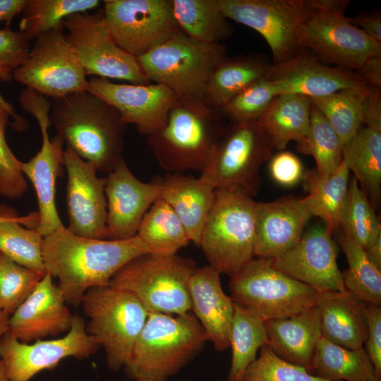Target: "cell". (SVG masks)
<instances>
[{
	"label": "cell",
	"mask_w": 381,
	"mask_h": 381,
	"mask_svg": "<svg viewBox=\"0 0 381 381\" xmlns=\"http://www.w3.org/2000/svg\"><path fill=\"white\" fill-rule=\"evenodd\" d=\"M355 72L368 85L381 87V54L368 57Z\"/></svg>",
	"instance_id": "cell-52"
},
{
	"label": "cell",
	"mask_w": 381,
	"mask_h": 381,
	"mask_svg": "<svg viewBox=\"0 0 381 381\" xmlns=\"http://www.w3.org/2000/svg\"><path fill=\"white\" fill-rule=\"evenodd\" d=\"M365 303L347 290L319 293L315 306L322 337L346 349L363 347L367 335Z\"/></svg>",
	"instance_id": "cell-26"
},
{
	"label": "cell",
	"mask_w": 381,
	"mask_h": 381,
	"mask_svg": "<svg viewBox=\"0 0 381 381\" xmlns=\"http://www.w3.org/2000/svg\"><path fill=\"white\" fill-rule=\"evenodd\" d=\"M313 217L306 198L285 197L256 202L255 256L274 260L294 247Z\"/></svg>",
	"instance_id": "cell-23"
},
{
	"label": "cell",
	"mask_w": 381,
	"mask_h": 381,
	"mask_svg": "<svg viewBox=\"0 0 381 381\" xmlns=\"http://www.w3.org/2000/svg\"><path fill=\"white\" fill-rule=\"evenodd\" d=\"M365 251L370 260L381 270V234Z\"/></svg>",
	"instance_id": "cell-55"
},
{
	"label": "cell",
	"mask_w": 381,
	"mask_h": 381,
	"mask_svg": "<svg viewBox=\"0 0 381 381\" xmlns=\"http://www.w3.org/2000/svg\"><path fill=\"white\" fill-rule=\"evenodd\" d=\"M310 98L296 94L278 95L257 123L271 138L275 149L284 150L291 141L307 134L311 111Z\"/></svg>",
	"instance_id": "cell-32"
},
{
	"label": "cell",
	"mask_w": 381,
	"mask_h": 381,
	"mask_svg": "<svg viewBox=\"0 0 381 381\" xmlns=\"http://www.w3.org/2000/svg\"><path fill=\"white\" fill-rule=\"evenodd\" d=\"M333 0H218L229 19L258 32L268 44L272 64L292 58L303 49L297 42L301 26Z\"/></svg>",
	"instance_id": "cell-11"
},
{
	"label": "cell",
	"mask_w": 381,
	"mask_h": 381,
	"mask_svg": "<svg viewBox=\"0 0 381 381\" xmlns=\"http://www.w3.org/2000/svg\"><path fill=\"white\" fill-rule=\"evenodd\" d=\"M49 119L56 135L97 171L109 173L123 159L127 124L114 107L89 91L54 99Z\"/></svg>",
	"instance_id": "cell-2"
},
{
	"label": "cell",
	"mask_w": 381,
	"mask_h": 381,
	"mask_svg": "<svg viewBox=\"0 0 381 381\" xmlns=\"http://www.w3.org/2000/svg\"><path fill=\"white\" fill-rule=\"evenodd\" d=\"M296 143L299 152L314 158L315 169L322 174L334 171L343 161V142L313 104L308 133Z\"/></svg>",
	"instance_id": "cell-40"
},
{
	"label": "cell",
	"mask_w": 381,
	"mask_h": 381,
	"mask_svg": "<svg viewBox=\"0 0 381 381\" xmlns=\"http://www.w3.org/2000/svg\"><path fill=\"white\" fill-rule=\"evenodd\" d=\"M339 229H342L344 234L355 241L364 250L381 234L380 219L355 178L349 183Z\"/></svg>",
	"instance_id": "cell-42"
},
{
	"label": "cell",
	"mask_w": 381,
	"mask_h": 381,
	"mask_svg": "<svg viewBox=\"0 0 381 381\" xmlns=\"http://www.w3.org/2000/svg\"><path fill=\"white\" fill-rule=\"evenodd\" d=\"M267 341L265 322L234 303L229 332L231 362L226 381H242L248 367L255 360L258 349Z\"/></svg>",
	"instance_id": "cell-37"
},
{
	"label": "cell",
	"mask_w": 381,
	"mask_h": 381,
	"mask_svg": "<svg viewBox=\"0 0 381 381\" xmlns=\"http://www.w3.org/2000/svg\"><path fill=\"white\" fill-rule=\"evenodd\" d=\"M349 4L333 0L301 26L297 42L321 62L356 71L368 57L381 54V43L351 23L345 15Z\"/></svg>",
	"instance_id": "cell-12"
},
{
	"label": "cell",
	"mask_w": 381,
	"mask_h": 381,
	"mask_svg": "<svg viewBox=\"0 0 381 381\" xmlns=\"http://www.w3.org/2000/svg\"><path fill=\"white\" fill-rule=\"evenodd\" d=\"M255 204L240 189H215L199 246L208 265L220 274L231 276L255 258Z\"/></svg>",
	"instance_id": "cell-5"
},
{
	"label": "cell",
	"mask_w": 381,
	"mask_h": 381,
	"mask_svg": "<svg viewBox=\"0 0 381 381\" xmlns=\"http://www.w3.org/2000/svg\"><path fill=\"white\" fill-rule=\"evenodd\" d=\"M136 235L156 255H175L190 242L181 222L161 198L145 213Z\"/></svg>",
	"instance_id": "cell-36"
},
{
	"label": "cell",
	"mask_w": 381,
	"mask_h": 381,
	"mask_svg": "<svg viewBox=\"0 0 381 381\" xmlns=\"http://www.w3.org/2000/svg\"><path fill=\"white\" fill-rule=\"evenodd\" d=\"M150 253L136 235L125 240H102L78 236L66 226L43 237L46 270L59 280L66 303L78 306L90 289L109 284L126 263Z\"/></svg>",
	"instance_id": "cell-1"
},
{
	"label": "cell",
	"mask_w": 381,
	"mask_h": 381,
	"mask_svg": "<svg viewBox=\"0 0 381 381\" xmlns=\"http://www.w3.org/2000/svg\"><path fill=\"white\" fill-rule=\"evenodd\" d=\"M310 373L330 381H381L365 349H349L318 340Z\"/></svg>",
	"instance_id": "cell-34"
},
{
	"label": "cell",
	"mask_w": 381,
	"mask_h": 381,
	"mask_svg": "<svg viewBox=\"0 0 381 381\" xmlns=\"http://www.w3.org/2000/svg\"><path fill=\"white\" fill-rule=\"evenodd\" d=\"M267 344L279 358L310 372L317 343L322 337L320 318L314 306L291 317L265 322Z\"/></svg>",
	"instance_id": "cell-28"
},
{
	"label": "cell",
	"mask_w": 381,
	"mask_h": 381,
	"mask_svg": "<svg viewBox=\"0 0 381 381\" xmlns=\"http://www.w3.org/2000/svg\"><path fill=\"white\" fill-rule=\"evenodd\" d=\"M87 91L114 107L126 124H134L138 132L148 136L162 128L169 112L178 99L164 85L114 83L93 77Z\"/></svg>",
	"instance_id": "cell-19"
},
{
	"label": "cell",
	"mask_w": 381,
	"mask_h": 381,
	"mask_svg": "<svg viewBox=\"0 0 381 381\" xmlns=\"http://www.w3.org/2000/svg\"><path fill=\"white\" fill-rule=\"evenodd\" d=\"M207 341L203 327L190 312L148 313L123 368L130 379L167 381L191 361Z\"/></svg>",
	"instance_id": "cell-3"
},
{
	"label": "cell",
	"mask_w": 381,
	"mask_h": 381,
	"mask_svg": "<svg viewBox=\"0 0 381 381\" xmlns=\"http://www.w3.org/2000/svg\"><path fill=\"white\" fill-rule=\"evenodd\" d=\"M13 79L42 96L56 99L87 90V74L66 37L64 27L35 39Z\"/></svg>",
	"instance_id": "cell-14"
},
{
	"label": "cell",
	"mask_w": 381,
	"mask_h": 381,
	"mask_svg": "<svg viewBox=\"0 0 381 381\" xmlns=\"http://www.w3.org/2000/svg\"><path fill=\"white\" fill-rule=\"evenodd\" d=\"M22 108L39 124L42 143L40 151L28 162H21V171L32 182L37 198L39 222L37 230L44 237L64 226L56 206V181L62 173L64 140L58 135L49 138L51 104L35 90L23 89L18 99Z\"/></svg>",
	"instance_id": "cell-15"
},
{
	"label": "cell",
	"mask_w": 381,
	"mask_h": 381,
	"mask_svg": "<svg viewBox=\"0 0 381 381\" xmlns=\"http://www.w3.org/2000/svg\"><path fill=\"white\" fill-rule=\"evenodd\" d=\"M265 78L273 83L278 95L309 98L368 86L355 71L325 64L305 49L282 63L270 64Z\"/></svg>",
	"instance_id": "cell-22"
},
{
	"label": "cell",
	"mask_w": 381,
	"mask_h": 381,
	"mask_svg": "<svg viewBox=\"0 0 381 381\" xmlns=\"http://www.w3.org/2000/svg\"><path fill=\"white\" fill-rule=\"evenodd\" d=\"M80 304L89 319L86 330L104 349L109 368L114 371L123 368L147 310L133 294L109 285L90 289Z\"/></svg>",
	"instance_id": "cell-8"
},
{
	"label": "cell",
	"mask_w": 381,
	"mask_h": 381,
	"mask_svg": "<svg viewBox=\"0 0 381 381\" xmlns=\"http://www.w3.org/2000/svg\"><path fill=\"white\" fill-rule=\"evenodd\" d=\"M0 212L5 217L0 222V252L18 265L44 274L43 236L36 229L38 212L18 217L6 205H0Z\"/></svg>",
	"instance_id": "cell-29"
},
{
	"label": "cell",
	"mask_w": 381,
	"mask_h": 381,
	"mask_svg": "<svg viewBox=\"0 0 381 381\" xmlns=\"http://www.w3.org/2000/svg\"><path fill=\"white\" fill-rule=\"evenodd\" d=\"M242 381H330L277 356L267 344L248 367Z\"/></svg>",
	"instance_id": "cell-45"
},
{
	"label": "cell",
	"mask_w": 381,
	"mask_h": 381,
	"mask_svg": "<svg viewBox=\"0 0 381 381\" xmlns=\"http://www.w3.org/2000/svg\"><path fill=\"white\" fill-rule=\"evenodd\" d=\"M0 381H10L4 364L1 360H0Z\"/></svg>",
	"instance_id": "cell-57"
},
{
	"label": "cell",
	"mask_w": 381,
	"mask_h": 381,
	"mask_svg": "<svg viewBox=\"0 0 381 381\" xmlns=\"http://www.w3.org/2000/svg\"><path fill=\"white\" fill-rule=\"evenodd\" d=\"M73 316L63 294L47 272L10 316L8 333L29 343L70 329Z\"/></svg>",
	"instance_id": "cell-24"
},
{
	"label": "cell",
	"mask_w": 381,
	"mask_h": 381,
	"mask_svg": "<svg viewBox=\"0 0 381 381\" xmlns=\"http://www.w3.org/2000/svg\"><path fill=\"white\" fill-rule=\"evenodd\" d=\"M107 240L136 236L140 224L162 192V178L143 182L121 159L106 177Z\"/></svg>",
	"instance_id": "cell-21"
},
{
	"label": "cell",
	"mask_w": 381,
	"mask_h": 381,
	"mask_svg": "<svg viewBox=\"0 0 381 381\" xmlns=\"http://www.w3.org/2000/svg\"><path fill=\"white\" fill-rule=\"evenodd\" d=\"M196 269L195 262L176 254L148 253L126 263L108 285L133 294L148 313L183 315L191 308L189 282Z\"/></svg>",
	"instance_id": "cell-7"
},
{
	"label": "cell",
	"mask_w": 381,
	"mask_h": 381,
	"mask_svg": "<svg viewBox=\"0 0 381 381\" xmlns=\"http://www.w3.org/2000/svg\"><path fill=\"white\" fill-rule=\"evenodd\" d=\"M226 57L223 43L202 42L179 30L137 59L150 83L164 85L179 99L203 100L211 75Z\"/></svg>",
	"instance_id": "cell-6"
},
{
	"label": "cell",
	"mask_w": 381,
	"mask_h": 381,
	"mask_svg": "<svg viewBox=\"0 0 381 381\" xmlns=\"http://www.w3.org/2000/svg\"><path fill=\"white\" fill-rule=\"evenodd\" d=\"M349 170L342 161L333 172L322 174L315 169L304 171L302 181L313 216L321 218L332 234L340 228L347 198Z\"/></svg>",
	"instance_id": "cell-30"
},
{
	"label": "cell",
	"mask_w": 381,
	"mask_h": 381,
	"mask_svg": "<svg viewBox=\"0 0 381 381\" xmlns=\"http://www.w3.org/2000/svg\"><path fill=\"white\" fill-rule=\"evenodd\" d=\"M63 27L87 75L136 85L150 83L138 59L124 52L112 39L102 9L73 13L63 20Z\"/></svg>",
	"instance_id": "cell-13"
},
{
	"label": "cell",
	"mask_w": 381,
	"mask_h": 381,
	"mask_svg": "<svg viewBox=\"0 0 381 381\" xmlns=\"http://www.w3.org/2000/svg\"><path fill=\"white\" fill-rule=\"evenodd\" d=\"M332 236L325 226H315L303 234L294 247L271 262L280 272L319 293L345 291L337 262L338 247Z\"/></svg>",
	"instance_id": "cell-20"
},
{
	"label": "cell",
	"mask_w": 381,
	"mask_h": 381,
	"mask_svg": "<svg viewBox=\"0 0 381 381\" xmlns=\"http://www.w3.org/2000/svg\"><path fill=\"white\" fill-rule=\"evenodd\" d=\"M365 315L367 335L364 342L365 351L372 362L377 375L381 378V307L365 303Z\"/></svg>",
	"instance_id": "cell-49"
},
{
	"label": "cell",
	"mask_w": 381,
	"mask_h": 381,
	"mask_svg": "<svg viewBox=\"0 0 381 381\" xmlns=\"http://www.w3.org/2000/svg\"><path fill=\"white\" fill-rule=\"evenodd\" d=\"M0 80L4 82H11L13 80L12 72L0 68ZM0 104L4 107L14 119V128L21 130L25 127V122L15 111L14 107L0 95Z\"/></svg>",
	"instance_id": "cell-54"
},
{
	"label": "cell",
	"mask_w": 381,
	"mask_h": 381,
	"mask_svg": "<svg viewBox=\"0 0 381 381\" xmlns=\"http://www.w3.org/2000/svg\"><path fill=\"white\" fill-rule=\"evenodd\" d=\"M128 381H153V380H148V379H130Z\"/></svg>",
	"instance_id": "cell-58"
},
{
	"label": "cell",
	"mask_w": 381,
	"mask_h": 381,
	"mask_svg": "<svg viewBox=\"0 0 381 381\" xmlns=\"http://www.w3.org/2000/svg\"><path fill=\"white\" fill-rule=\"evenodd\" d=\"M220 112L203 100L178 98L165 125L147 136L160 167L167 173L200 172L224 129Z\"/></svg>",
	"instance_id": "cell-4"
},
{
	"label": "cell",
	"mask_w": 381,
	"mask_h": 381,
	"mask_svg": "<svg viewBox=\"0 0 381 381\" xmlns=\"http://www.w3.org/2000/svg\"><path fill=\"white\" fill-rule=\"evenodd\" d=\"M234 303L264 322L291 317L315 306L319 292L255 258L230 276Z\"/></svg>",
	"instance_id": "cell-9"
},
{
	"label": "cell",
	"mask_w": 381,
	"mask_h": 381,
	"mask_svg": "<svg viewBox=\"0 0 381 381\" xmlns=\"http://www.w3.org/2000/svg\"><path fill=\"white\" fill-rule=\"evenodd\" d=\"M220 274L207 265L197 267L189 282L190 310L218 351L229 347L234 310V301L223 291Z\"/></svg>",
	"instance_id": "cell-25"
},
{
	"label": "cell",
	"mask_w": 381,
	"mask_h": 381,
	"mask_svg": "<svg viewBox=\"0 0 381 381\" xmlns=\"http://www.w3.org/2000/svg\"><path fill=\"white\" fill-rule=\"evenodd\" d=\"M269 161L270 175L278 184L290 187L302 180L305 171L301 160L294 154L282 150L272 156Z\"/></svg>",
	"instance_id": "cell-48"
},
{
	"label": "cell",
	"mask_w": 381,
	"mask_h": 381,
	"mask_svg": "<svg viewBox=\"0 0 381 381\" xmlns=\"http://www.w3.org/2000/svg\"><path fill=\"white\" fill-rule=\"evenodd\" d=\"M28 0H0V22L6 21L9 25L12 19L23 12Z\"/></svg>",
	"instance_id": "cell-53"
},
{
	"label": "cell",
	"mask_w": 381,
	"mask_h": 381,
	"mask_svg": "<svg viewBox=\"0 0 381 381\" xmlns=\"http://www.w3.org/2000/svg\"><path fill=\"white\" fill-rule=\"evenodd\" d=\"M100 348L86 330L83 318L73 315L67 334L58 339L24 343L8 332L0 340V360L10 381H30L44 370H52L68 357L84 359Z\"/></svg>",
	"instance_id": "cell-17"
},
{
	"label": "cell",
	"mask_w": 381,
	"mask_h": 381,
	"mask_svg": "<svg viewBox=\"0 0 381 381\" xmlns=\"http://www.w3.org/2000/svg\"><path fill=\"white\" fill-rule=\"evenodd\" d=\"M9 112L0 104V195L13 199L22 197L28 186L21 171V162L9 147L5 136Z\"/></svg>",
	"instance_id": "cell-46"
},
{
	"label": "cell",
	"mask_w": 381,
	"mask_h": 381,
	"mask_svg": "<svg viewBox=\"0 0 381 381\" xmlns=\"http://www.w3.org/2000/svg\"><path fill=\"white\" fill-rule=\"evenodd\" d=\"M64 165L68 176L66 228L78 236L107 239L106 178L98 177L95 167L68 145L64 151Z\"/></svg>",
	"instance_id": "cell-18"
},
{
	"label": "cell",
	"mask_w": 381,
	"mask_h": 381,
	"mask_svg": "<svg viewBox=\"0 0 381 381\" xmlns=\"http://www.w3.org/2000/svg\"><path fill=\"white\" fill-rule=\"evenodd\" d=\"M368 85L310 98L344 144L361 127V104Z\"/></svg>",
	"instance_id": "cell-41"
},
{
	"label": "cell",
	"mask_w": 381,
	"mask_h": 381,
	"mask_svg": "<svg viewBox=\"0 0 381 381\" xmlns=\"http://www.w3.org/2000/svg\"><path fill=\"white\" fill-rule=\"evenodd\" d=\"M274 149L257 122L233 123L224 129L200 176L215 188H238L253 197L261 186L260 169Z\"/></svg>",
	"instance_id": "cell-10"
},
{
	"label": "cell",
	"mask_w": 381,
	"mask_h": 381,
	"mask_svg": "<svg viewBox=\"0 0 381 381\" xmlns=\"http://www.w3.org/2000/svg\"><path fill=\"white\" fill-rule=\"evenodd\" d=\"M44 274L18 265L0 252V309L11 315Z\"/></svg>",
	"instance_id": "cell-43"
},
{
	"label": "cell",
	"mask_w": 381,
	"mask_h": 381,
	"mask_svg": "<svg viewBox=\"0 0 381 381\" xmlns=\"http://www.w3.org/2000/svg\"><path fill=\"white\" fill-rule=\"evenodd\" d=\"M30 40L10 25L0 29V68L13 72L26 60L30 52Z\"/></svg>",
	"instance_id": "cell-47"
},
{
	"label": "cell",
	"mask_w": 381,
	"mask_h": 381,
	"mask_svg": "<svg viewBox=\"0 0 381 381\" xmlns=\"http://www.w3.org/2000/svg\"><path fill=\"white\" fill-rule=\"evenodd\" d=\"M176 22L188 37L205 43H222L232 28L218 0H171Z\"/></svg>",
	"instance_id": "cell-35"
},
{
	"label": "cell",
	"mask_w": 381,
	"mask_h": 381,
	"mask_svg": "<svg viewBox=\"0 0 381 381\" xmlns=\"http://www.w3.org/2000/svg\"><path fill=\"white\" fill-rule=\"evenodd\" d=\"M10 316L0 309V340L8 332Z\"/></svg>",
	"instance_id": "cell-56"
},
{
	"label": "cell",
	"mask_w": 381,
	"mask_h": 381,
	"mask_svg": "<svg viewBox=\"0 0 381 381\" xmlns=\"http://www.w3.org/2000/svg\"><path fill=\"white\" fill-rule=\"evenodd\" d=\"M98 0H28L19 23V31L29 40L63 27L68 16L97 8Z\"/></svg>",
	"instance_id": "cell-39"
},
{
	"label": "cell",
	"mask_w": 381,
	"mask_h": 381,
	"mask_svg": "<svg viewBox=\"0 0 381 381\" xmlns=\"http://www.w3.org/2000/svg\"><path fill=\"white\" fill-rule=\"evenodd\" d=\"M338 242L348 262V268L341 272L345 289L365 303L380 306L381 270L358 243L341 231Z\"/></svg>",
	"instance_id": "cell-38"
},
{
	"label": "cell",
	"mask_w": 381,
	"mask_h": 381,
	"mask_svg": "<svg viewBox=\"0 0 381 381\" xmlns=\"http://www.w3.org/2000/svg\"><path fill=\"white\" fill-rule=\"evenodd\" d=\"M343 161L375 207L381 195V131L360 127L344 144Z\"/></svg>",
	"instance_id": "cell-31"
},
{
	"label": "cell",
	"mask_w": 381,
	"mask_h": 381,
	"mask_svg": "<svg viewBox=\"0 0 381 381\" xmlns=\"http://www.w3.org/2000/svg\"><path fill=\"white\" fill-rule=\"evenodd\" d=\"M351 23L367 35L381 43V16L380 13H365L349 18Z\"/></svg>",
	"instance_id": "cell-51"
},
{
	"label": "cell",
	"mask_w": 381,
	"mask_h": 381,
	"mask_svg": "<svg viewBox=\"0 0 381 381\" xmlns=\"http://www.w3.org/2000/svg\"><path fill=\"white\" fill-rule=\"evenodd\" d=\"M102 10L115 43L136 58L180 30L171 0H105Z\"/></svg>",
	"instance_id": "cell-16"
},
{
	"label": "cell",
	"mask_w": 381,
	"mask_h": 381,
	"mask_svg": "<svg viewBox=\"0 0 381 381\" xmlns=\"http://www.w3.org/2000/svg\"><path fill=\"white\" fill-rule=\"evenodd\" d=\"M5 218L4 215L3 214L2 212H0V222L4 220Z\"/></svg>",
	"instance_id": "cell-59"
},
{
	"label": "cell",
	"mask_w": 381,
	"mask_h": 381,
	"mask_svg": "<svg viewBox=\"0 0 381 381\" xmlns=\"http://www.w3.org/2000/svg\"><path fill=\"white\" fill-rule=\"evenodd\" d=\"M270 66L265 60L253 54L226 57L211 75L203 101L220 111L241 90L265 77Z\"/></svg>",
	"instance_id": "cell-33"
},
{
	"label": "cell",
	"mask_w": 381,
	"mask_h": 381,
	"mask_svg": "<svg viewBox=\"0 0 381 381\" xmlns=\"http://www.w3.org/2000/svg\"><path fill=\"white\" fill-rule=\"evenodd\" d=\"M277 95L275 86L264 77L241 90L220 111L234 123L257 122Z\"/></svg>",
	"instance_id": "cell-44"
},
{
	"label": "cell",
	"mask_w": 381,
	"mask_h": 381,
	"mask_svg": "<svg viewBox=\"0 0 381 381\" xmlns=\"http://www.w3.org/2000/svg\"><path fill=\"white\" fill-rule=\"evenodd\" d=\"M215 189L200 176L167 173L162 178L160 198L176 213L190 241L198 246L214 202Z\"/></svg>",
	"instance_id": "cell-27"
},
{
	"label": "cell",
	"mask_w": 381,
	"mask_h": 381,
	"mask_svg": "<svg viewBox=\"0 0 381 381\" xmlns=\"http://www.w3.org/2000/svg\"><path fill=\"white\" fill-rule=\"evenodd\" d=\"M361 123L381 131V87L368 85L361 104Z\"/></svg>",
	"instance_id": "cell-50"
}]
</instances>
